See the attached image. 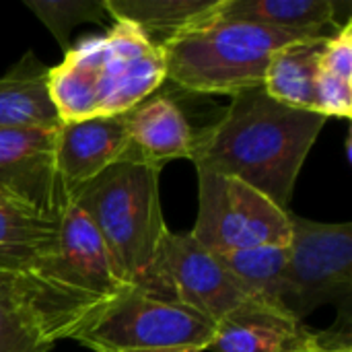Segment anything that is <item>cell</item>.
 <instances>
[{"mask_svg": "<svg viewBox=\"0 0 352 352\" xmlns=\"http://www.w3.org/2000/svg\"><path fill=\"white\" fill-rule=\"evenodd\" d=\"M289 314L303 322L320 305L349 307L352 291V225L318 223L289 210Z\"/></svg>", "mask_w": 352, "mask_h": 352, "instance_id": "9c48e42d", "label": "cell"}, {"mask_svg": "<svg viewBox=\"0 0 352 352\" xmlns=\"http://www.w3.org/2000/svg\"><path fill=\"white\" fill-rule=\"evenodd\" d=\"M58 128L0 130V202L43 217H62L70 198L56 167Z\"/></svg>", "mask_w": 352, "mask_h": 352, "instance_id": "30bf717a", "label": "cell"}, {"mask_svg": "<svg viewBox=\"0 0 352 352\" xmlns=\"http://www.w3.org/2000/svg\"><path fill=\"white\" fill-rule=\"evenodd\" d=\"M37 276L97 307H105L130 289L103 239L72 200L60 217L56 258Z\"/></svg>", "mask_w": 352, "mask_h": 352, "instance_id": "8fae6325", "label": "cell"}, {"mask_svg": "<svg viewBox=\"0 0 352 352\" xmlns=\"http://www.w3.org/2000/svg\"><path fill=\"white\" fill-rule=\"evenodd\" d=\"M91 221L130 289L157 297V258L167 235L159 169L116 163L70 198Z\"/></svg>", "mask_w": 352, "mask_h": 352, "instance_id": "3957f363", "label": "cell"}, {"mask_svg": "<svg viewBox=\"0 0 352 352\" xmlns=\"http://www.w3.org/2000/svg\"><path fill=\"white\" fill-rule=\"evenodd\" d=\"M214 324L190 307L128 289L72 340L95 352L208 351Z\"/></svg>", "mask_w": 352, "mask_h": 352, "instance_id": "5b68a950", "label": "cell"}, {"mask_svg": "<svg viewBox=\"0 0 352 352\" xmlns=\"http://www.w3.org/2000/svg\"><path fill=\"white\" fill-rule=\"evenodd\" d=\"M320 70L352 82V21L349 19L332 37H328L322 58Z\"/></svg>", "mask_w": 352, "mask_h": 352, "instance_id": "603a6c76", "label": "cell"}, {"mask_svg": "<svg viewBox=\"0 0 352 352\" xmlns=\"http://www.w3.org/2000/svg\"><path fill=\"white\" fill-rule=\"evenodd\" d=\"M167 352H202V351H167Z\"/></svg>", "mask_w": 352, "mask_h": 352, "instance_id": "d4e9b609", "label": "cell"}, {"mask_svg": "<svg viewBox=\"0 0 352 352\" xmlns=\"http://www.w3.org/2000/svg\"><path fill=\"white\" fill-rule=\"evenodd\" d=\"M314 111L322 113L326 120H349L352 116V82L320 70L314 87Z\"/></svg>", "mask_w": 352, "mask_h": 352, "instance_id": "7402d4cb", "label": "cell"}, {"mask_svg": "<svg viewBox=\"0 0 352 352\" xmlns=\"http://www.w3.org/2000/svg\"><path fill=\"white\" fill-rule=\"evenodd\" d=\"M219 14L311 37H332L342 27L332 0H221Z\"/></svg>", "mask_w": 352, "mask_h": 352, "instance_id": "e0dca14e", "label": "cell"}, {"mask_svg": "<svg viewBox=\"0 0 352 352\" xmlns=\"http://www.w3.org/2000/svg\"><path fill=\"white\" fill-rule=\"evenodd\" d=\"M190 235L217 256L289 245L291 219L289 210H283L252 186L198 169V219Z\"/></svg>", "mask_w": 352, "mask_h": 352, "instance_id": "8992f818", "label": "cell"}, {"mask_svg": "<svg viewBox=\"0 0 352 352\" xmlns=\"http://www.w3.org/2000/svg\"><path fill=\"white\" fill-rule=\"evenodd\" d=\"M60 124L50 95V68L27 52L0 76V130L58 128Z\"/></svg>", "mask_w": 352, "mask_h": 352, "instance_id": "9a60e30c", "label": "cell"}, {"mask_svg": "<svg viewBox=\"0 0 352 352\" xmlns=\"http://www.w3.org/2000/svg\"><path fill=\"white\" fill-rule=\"evenodd\" d=\"M105 12L138 27L157 47L210 19L221 0H103Z\"/></svg>", "mask_w": 352, "mask_h": 352, "instance_id": "ac0fdd59", "label": "cell"}, {"mask_svg": "<svg viewBox=\"0 0 352 352\" xmlns=\"http://www.w3.org/2000/svg\"><path fill=\"white\" fill-rule=\"evenodd\" d=\"M221 6V4H219ZM311 35L225 19L217 12L165 43L167 78L194 93L235 95L262 87L276 50Z\"/></svg>", "mask_w": 352, "mask_h": 352, "instance_id": "277c9868", "label": "cell"}, {"mask_svg": "<svg viewBox=\"0 0 352 352\" xmlns=\"http://www.w3.org/2000/svg\"><path fill=\"white\" fill-rule=\"evenodd\" d=\"M165 80L163 50L138 27L118 21L105 35L70 47L50 68V95L64 124L128 113Z\"/></svg>", "mask_w": 352, "mask_h": 352, "instance_id": "7a4b0ae2", "label": "cell"}, {"mask_svg": "<svg viewBox=\"0 0 352 352\" xmlns=\"http://www.w3.org/2000/svg\"><path fill=\"white\" fill-rule=\"evenodd\" d=\"M101 309L37 274L0 272V352H47Z\"/></svg>", "mask_w": 352, "mask_h": 352, "instance_id": "52a82bcc", "label": "cell"}, {"mask_svg": "<svg viewBox=\"0 0 352 352\" xmlns=\"http://www.w3.org/2000/svg\"><path fill=\"white\" fill-rule=\"evenodd\" d=\"M231 97L221 120L194 134L190 161L196 169L235 177L289 210L299 171L326 118L287 107L264 87Z\"/></svg>", "mask_w": 352, "mask_h": 352, "instance_id": "6da1fadb", "label": "cell"}, {"mask_svg": "<svg viewBox=\"0 0 352 352\" xmlns=\"http://www.w3.org/2000/svg\"><path fill=\"white\" fill-rule=\"evenodd\" d=\"M130 148L124 163L159 169L173 159H190L194 132L182 109L167 97L146 99L126 113Z\"/></svg>", "mask_w": 352, "mask_h": 352, "instance_id": "4fadbf2b", "label": "cell"}, {"mask_svg": "<svg viewBox=\"0 0 352 352\" xmlns=\"http://www.w3.org/2000/svg\"><path fill=\"white\" fill-rule=\"evenodd\" d=\"M37 19L52 31L62 50H70L68 35L80 23H103V0H25Z\"/></svg>", "mask_w": 352, "mask_h": 352, "instance_id": "44dd1931", "label": "cell"}, {"mask_svg": "<svg viewBox=\"0 0 352 352\" xmlns=\"http://www.w3.org/2000/svg\"><path fill=\"white\" fill-rule=\"evenodd\" d=\"M155 272L159 299L190 307L214 326L266 307L248 293L217 254L202 248L190 233L167 231Z\"/></svg>", "mask_w": 352, "mask_h": 352, "instance_id": "ba28073f", "label": "cell"}, {"mask_svg": "<svg viewBox=\"0 0 352 352\" xmlns=\"http://www.w3.org/2000/svg\"><path fill=\"white\" fill-rule=\"evenodd\" d=\"M326 41L328 37L299 39L276 50L262 82L268 97L293 109L314 111V87Z\"/></svg>", "mask_w": 352, "mask_h": 352, "instance_id": "d6986e66", "label": "cell"}, {"mask_svg": "<svg viewBox=\"0 0 352 352\" xmlns=\"http://www.w3.org/2000/svg\"><path fill=\"white\" fill-rule=\"evenodd\" d=\"M309 330L293 316L258 307L217 324L212 352H301Z\"/></svg>", "mask_w": 352, "mask_h": 352, "instance_id": "2e32d148", "label": "cell"}, {"mask_svg": "<svg viewBox=\"0 0 352 352\" xmlns=\"http://www.w3.org/2000/svg\"><path fill=\"white\" fill-rule=\"evenodd\" d=\"M60 217L0 202V272L39 274L56 258Z\"/></svg>", "mask_w": 352, "mask_h": 352, "instance_id": "5bb4252c", "label": "cell"}, {"mask_svg": "<svg viewBox=\"0 0 352 352\" xmlns=\"http://www.w3.org/2000/svg\"><path fill=\"white\" fill-rule=\"evenodd\" d=\"M126 113L64 122L56 134V167L68 198L128 157Z\"/></svg>", "mask_w": 352, "mask_h": 352, "instance_id": "7c38bea8", "label": "cell"}, {"mask_svg": "<svg viewBox=\"0 0 352 352\" xmlns=\"http://www.w3.org/2000/svg\"><path fill=\"white\" fill-rule=\"evenodd\" d=\"M301 352H352L349 330L342 332H324V334H309Z\"/></svg>", "mask_w": 352, "mask_h": 352, "instance_id": "cb8c5ba5", "label": "cell"}, {"mask_svg": "<svg viewBox=\"0 0 352 352\" xmlns=\"http://www.w3.org/2000/svg\"><path fill=\"white\" fill-rule=\"evenodd\" d=\"M219 258L258 303L289 314V245L254 248Z\"/></svg>", "mask_w": 352, "mask_h": 352, "instance_id": "ffe728a7", "label": "cell"}]
</instances>
